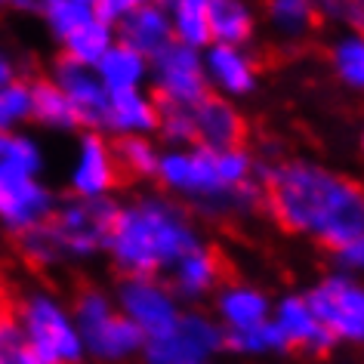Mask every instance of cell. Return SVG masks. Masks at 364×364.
Instances as JSON below:
<instances>
[{"instance_id":"1","label":"cell","mask_w":364,"mask_h":364,"mask_svg":"<svg viewBox=\"0 0 364 364\" xmlns=\"http://www.w3.org/2000/svg\"><path fill=\"white\" fill-rule=\"evenodd\" d=\"M257 179L269 213L284 232L309 235L327 250H340L364 232V186L315 161H278L262 167Z\"/></svg>"},{"instance_id":"2","label":"cell","mask_w":364,"mask_h":364,"mask_svg":"<svg viewBox=\"0 0 364 364\" xmlns=\"http://www.w3.org/2000/svg\"><path fill=\"white\" fill-rule=\"evenodd\" d=\"M195 247L201 235L186 207L167 195H139L117 204L105 250L124 278H158Z\"/></svg>"},{"instance_id":"3","label":"cell","mask_w":364,"mask_h":364,"mask_svg":"<svg viewBox=\"0 0 364 364\" xmlns=\"http://www.w3.org/2000/svg\"><path fill=\"white\" fill-rule=\"evenodd\" d=\"M28 349L43 364H77L84 358L80 333L65 306L47 290H28L13 309Z\"/></svg>"},{"instance_id":"4","label":"cell","mask_w":364,"mask_h":364,"mask_svg":"<svg viewBox=\"0 0 364 364\" xmlns=\"http://www.w3.org/2000/svg\"><path fill=\"white\" fill-rule=\"evenodd\" d=\"M75 327L80 333V346L84 355H93L96 361L105 364H121L127 358L142 352L145 336L139 333V327L117 312V306L108 299L102 290L84 287L75 299L71 309Z\"/></svg>"},{"instance_id":"5","label":"cell","mask_w":364,"mask_h":364,"mask_svg":"<svg viewBox=\"0 0 364 364\" xmlns=\"http://www.w3.org/2000/svg\"><path fill=\"white\" fill-rule=\"evenodd\" d=\"M117 213V201L108 198H59L56 210L47 220L62 262L68 259H90L108 247V235Z\"/></svg>"},{"instance_id":"6","label":"cell","mask_w":364,"mask_h":364,"mask_svg":"<svg viewBox=\"0 0 364 364\" xmlns=\"http://www.w3.org/2000/svg\"><path fill=\"white\" fill-rule=\"evenodd\" d=\"M306 303L333 343L364 346V284L358 278L346 272L327 275L306 294Z\"/></svg>"},{"instance_id":"7","label":"cell","mask_w":364,"mask_h":364,"mask_svg":"<svg viewBox=\"0 0 364 364\" xmlns=\"http://www.w3.org/2000/svg\"><path fill=\"white\" fill-rule=\"evenodd\" d=\"M225 349V331L201 312H182L176 324L142 346L145 364H204Z\"/></svg>"},{"instance_id":"8","label":"cell","mask_w":364,"mask_h":364,"mask_svg":"<svg viewBox=\"0 0 364 364\" xmlns=\"http://www.w3.org/2000/svg\"><path fill=\"white\" fill-rule=\"evenodd\" d=\"M149 80L154 84V99L173 105H195L210 93L204 77L201 50H192L179 41H170L149 59Z\"/></svg>"},{"instance_id":"9","label":"cell","mask_w":364,"mask_h":364,"mask_svg":"<svg viewBox=\"0 0 364 364\" xmlns=\"http://www.w3.org/2000/svg\"><path fill=\"white\" fill-rule=\"evenodd\" d=\"M114 306L127 321H133L139 327V333L145 340L170 331V327L176 324V318L182 315L179 299L173 296V290L167 284H161L158 278H124L121 284H117Z\"/></svg>"},{"instance_id":"10","label":"cell","mask_w":364,"mask_h":364,"mask_svg":"<svg viewBox=\"0 0 364 364\" xmlns=\"http://www.w3.org/2000/svg\"><path fill=\"white\" fill-rule=\"evenodd\" d=\"M59 198L41 176H19L0 170V225L13 235L38 229L53 216Z\"/></svg>"},{"instance_id":"11","label":"cell","mask_w":364,"mask_h":364,"mask_svg":"<svg viewBox=\"0 0 364 364\" xmlns=\"http://www.w3.org/2000/svg\"><path fill=\"white\" fill-rule=\"evenodd\" d=\"M47 77L62 90V93H65L80 130H90V133H102L105 130L108 90L102 87V80L96 77L93 68L77 65V62H71L65 56H56Z\"/></svg>"},{"instance_id":"12","label":"cell","mask_w":364,"mask_h":364,"mask_svg":"<svg viewBox=\"0 0 364 364\" xmlns=\"http://www.w3.org/2000/svg\"><path fill=\"white\" fill-rule=\"evenodd\" d=\"M121 182L112 139L105 133L84 130L77 139V154L68 173V188L75 198H108Z\"/></svg>"},{"instance_id":"13","label":"cell","mask_w":364,"mask_h":364,"mask_svg":"<svg viewBox=\"0 0 364 364\" xmlns=\"http://www.w3.org/2000/svg\"><path fill=\"white\" fill-rule=\"evenodd\" d=\"M192 117H195L198 145H204V149L223 151V149H241L244 145L247 124H244L241 112L225 96L207 93L201 102L192 105Z\"/></svg>"},{"instance_id":"14","label":"cell","mask_w":364,"mask_h":364,"mask_svg":"<svg viewBox=\"0 0 364 364\" xmlns=\"http://www.w3.org/2000/svg\"><path fill=\"white\" fill-rule=\"evenodd\" d=\"M207 87L225 96H247L257 90V62L244 47H225V43H210L201 53Z\"/></svg>"},{"instance_id":"15","label":"cell","mask_w":364,"mask_h":364,"mask_svg":"<svg viewBox=\"0 0 364 364\" xmlns=\"http://www.w3.org/2000/svg\"><path fill=\"white\" fill-rule=\"evenodd\" d=\"M272 321L281 331L287 343V352H306V355H327L333 349L331 333L321 327L315 312L309 309L306 296H284L281 303L272 309Z\"/></svg>"},{"instance_id":"16","label":"cell","mask_w":364,"mask_h":364,"mask_svg":"<svg viewBox=\"0 0 364 364\" xmlns=\"http://www.w3.org/2000/svg\"><path fill=\"white\" fill-rule=\"evenodd\" d=\"M158 130V99L145 90L108 93L105 136H151Z\"/></svg>"},{"instance_id":"17","label":"cell","mask_w":364,"mask_h":364,"mask_svg":"<svg viewBox=\"0 0 364 364\" xmlns=\"http://www.w3.org/2000/svg\"><path fill=\"white\" fill-rule=\"evenodd\" d=\"M223 281V257L213 247H195L170 269V290L176 299H201Z\"/></svg>"},{"instance_id":"18","label":"cell","mask_w":364,"mask_h":364,"mask_svg":"<svg viewBox=\"0 0 364 364\" xmlns=\"http://www.w3.org/2000/svg\"><path fill=\"white\" fill-rule=\"evenodd\" d=\"M216 312L225 333H241L266 324L272 318V303L262 290L250 284H225L216 296Z\"/></svg>"},{"instance_id":"19","label":"cell","mask_w":364,"mask_h":364,"mask_svg":"<svg viewBox=\"0 0 364 364\" xmlns=\"http://www.w3.org/2000/svg\"><path fill=\"white\" fill-rule=\"evenodd\" d=\"M114 41L124 47L136 50L139 56L151 59L161 47H167L173 41L170 28V13L158 4H145L142 10H136L133 16H127L121 25H114Z\"/></svg>"},{"instance_id":"20","label":"cell","mask_w":364,"mask_h":364,"mask_svg":"<svg viewBox=\"0 0 364 364\" xmlns=\"http://www.w3.org/2000/svg\"><path fill=\"white\" fill-rule=\"evenodd\" d=\"M93 71L108 93H127V90L145 87V80H149V59L114 41V47L99 59V65Z\"/></svg>"},{"instance_id":"21","label":"cell","mask_w":364,"mask_h":364,"mask_svg":"<svg viewBox=\"0 0 364 364\" xmlns=\"http://www.w3.org/2000/svg\"><path fill=\"white\" fill-rule=\"evenodd\" d=\"M28 93H31V121L34 124L47 127V130H56V133L80 130L65 93H62V90L53 84L47 75L31 77L28 80Z\"/></svg>"},{"instance_id":"22","label":"cell","mask_w":364,"mask_h":364,"mask_svg":"<svg viewBox=\"0 0 364 364\" xmlns=\"http://www.w3.org/2000/svg\"><path fill=\"white\" fill-rule=\"evenodd\" d=\"M257 31V13L247 0H210V41L244 47Z\"/></svg>"},{"instance_id":"23","label":"cell","mask_w":364,"mask_h":364,"mask_svg":"<svg viewBox=\"0 0 364 364\" xmlns=\"http://www.w3.org/2000/svg\"><path fill=\"white\" fill-rule=\"evenodd\" d=\"M170 28L173 41L186 43L192 50L210 47V0H176L170 6Z\"/></svg>"},{"instance_id":"24","label":"cell","mask_w":364,"mask_h":364,"mask_svg":"<svg viewBox=\"0 0 364 364\" xmlns=\"http://www.w3.org/2000/svg\"><path fill=\"white\" fill-rule=\"evenodd\" d=\"M59 47H62L59 56L77 62V65L96 68L99 59H102L105 53L114 47V28H112V25H105V22H99L96 16H93V19L84 25V28H77L71 38L62 41Z\"/></svg>"},{"instance_id":"25","label":"cell","mask_w":364,"mask_h":364,"mask_svg":"<svg viewBox=\"0 0 364 364\" xmlns=\"http://www.w3.org/2000/svg\"><path fill=\"white\" fill-rule=\"evenodd\" d=\"M266 16H269V25L284 41L306 38V34L315 28V22H318L315 0H269Z\"/></svg>"},{"instance_id":"26","label":"cell","mask_w":364,"mask_h":364,"mask_svg":"<svg viewBox=\"0 0 364 364\" xmlns=\"http://www.w3.org/2000/svg\"><path fill=\"white\" fill-rule=\"evenodd\" d=\"M112 151H114V161H117V170L124 176H133V179H151L154 170H158V145L151 142V136H117L112 142Z\"/></svg>"},{"instance_id":"27","label":"cell","mask_w":364,"mask_h":364,"mask_svg":"<svg viewBox=\"0 0 364 364\" xmlns=\"http://www.w3.org/2000/svg\"><path fill=\"white\" fill-rule=\"evenodd\" d=\"M0 170L19 173V176H41L43 151H41L38 139L22 130L0 133Z\"/></svg>"},{"instance_id":"28","label":"cell","mask_w":364,"mask_h":364,"mask_svg":"<svg viewBox=\"0 0 364 364\" xmlns=\"http://www.w3.org/2000/svg\"><path fill=\"white\" fill-rule=\"evenodd\" d=\"M331 65L340 84L349 90H364V34H343L331 47Z\"/></svg>"},{"instance_id":"29","label":"cell","mask_w":364,"mask_h":364,"mask_svg":"<svg viewBox=\"0 0 364 364\" xmlns=\"http://www.w3.org/2000/svg\"><path fill=\"white\" fill-rule=\"evenodd\" d=\"M161 139L173 145V149H186V145H198L195 136V117L192 105H173V102H158V130Z\"/></svg>"},{"instance_id":"30","label":"cell","mask_w":364,"mask_h":364,"mask_svg":"<svg viewBox=\"0 0 364 364\" xmlns=\"http://www.w3.org/2000/svg\"><path fill=\"white\" fill-rule=\"evenodd\" d=\"M225 349L241 352V355H269V352H287V343L275 321L259 324L253 331H241V333H225Z\"/></svg>"},{"instance_id":"31","label":"cell","mask_w":364,"mask_h":364,"mask_svg":"<svg viewBox=\"0 0 364 364\" xmlns=\"http://www.w3.org/2000/svg\"><path fill=\"white\" fill-rule=\"evenodd\" d=\"M93 10L90 6H80V4H71V0H50V6L41 13V19L47 22L50 34L56 38L59 43L71 38L77 28H84V25L93 19Z\"/></svg>"},{"instance_id":"32","label":"cell","mask_w":364,"mask_h":364,"mask_svg":"<svg viewBox=\"0 0 364 364\" xmlns=\"http://www.w3.org/2000/svg\"><path fill=\"white\" fill-rule=\"evenodd\" d=\"M31 121V93L28 80H13L0 87V133H13Z\"/></svg>"},{"instance_id":"33","label":"cell","mask_w":364,"mask_h":364,"mask_svg":"<svg viewBox=\"0 0 364 364\" xmlns=\"http://www.w3.org/2000/svg\"><path fill=\"white\" fill-rule=\"evenodd\" d=\"M0 364H43L38 355L28 349L16 315L4 312V309H0Z\"/></svg>"},{"instance_id":"34","label":"cell","mask_w":364,"mask_h":364,"mask_svg":"<svg viewBox=\"0 0 364 364\" xmlns=\"http://www.w3.org/2000/svg\"><path fill=\"white\" fill-rule=\"evenodd\" d=\"M154 179L161 182L167 192H179L186 188V179H188V151L186 149H170V151H161L158 158V170H154Z\"/></svg>"},{"instance_id":"35","label":"cell","mask_w":364,"mask_h":364,"mask_svg":"<svg viewBox=\"0 0 364 364\" xmlns=\"http://www.w3.org/2000/svg\"><path fill=\"white\" fill-rule=\"evenodd\" d=\"M145 4H154V0H99V4L93 6L96 19L105 22V25H121L127 16H133L136 10H142Z\"/></svg>"},{"instance_id":"36","label":"cell","mask_w":364,"mask_h":364,"mask_svg":"<svg viewBox=\"0 0 364 364\" xmlns=\"http://www.w3.org/2000/svg\"><path fill=\"white\" fill-rule=\"evenodd\" d=\"M333 262L340 266L346 275H355V272H364V232L355 241H349L346 247L333 250Z\"/></svg>"},{"instance_id":"37","label":"cell","mask_w":364,"mask_h":364,"mask_svg":"<svg viewBox=\"0 0 364 364\" xmlns=\"http://www.w3.org/2000/svg\"><path fill=\"white\" fill-rule=\"evenodd\" d=\"M336 22L349 25L355 34H364V0H343L340 13H336Z\"/></svg>"},{"instance_id":"38","label":"cell","mask_w":364,"mask_h":364,"mask_svg":"<svg viewBox=\"0 0 364 364\" xmlns=\"http://www.w3.org/2000/svg\"><path fill=\"white\" fill-rule=\"evenodd\" d=\"M13 80H19V65H16V59L0 47V87L13 84Z\"/></svg>"},{"instance_id":"39","label":"cell","mask_w":364,"mask_h":364,"mask_svg":"<svg viewBox=\"0 0 364 364\" xmlns=\"http://www.w3.org/2000/svg\"><path fill=\"white\" fill-rule=\"evenodd\" d=\"M6 6L16 10V13H34V16H41L50 6V0H6Z\"/></svg>"},{"instance_id":"40","label":"cell","mask_w":364,"mask_h":364,"mask_svg":"<svg viewBox=\"0 0 364 364\" xmlns=\"http://www.w3.org/2000/svg\"><path fill=\"white\" fill-rule=\"evenodd\" d=\"M340 4H343V0H315V10H318V19L336 22V13H340Z\"/></svg>"},{"instance_id":"41","label":"cell","mask_w":364,"mask_h":364,"mask_svg":"<svg viewBox=\"0 0 364 364\" xmlns=\"http://www.w3.org/2000/svg\"><path fill=\"white\" fill-rule=\"evenodd\" d=\"M71 4H80V6H90V10H93V6L99 4V0H71Z\"/></svg>"},{"instance_id":"42","label":"cell","mask_w":364,"mask_h":364,"mask_svg":"<svg viewBox=\"0 0 364 364\" xmlns=\"http://www.w3.org/2000/svg\"><path fill=\"white\" fill-rule=\"evenodd\" d=\"M154 4H158V6H164V10H170V6L176 4V0H154Z\"/></svg>"},{"instance_id":"43","label":"cell","mask_w":364,"mask_h":364,"mask_svg":"<svg viewBox=\"0 0 364 364\" xmlns=\"http://www.w3.org/2000/svg\"><path fill=\"white\" fill-rule=\"evenodd\" d=\"M361 151H364V130H361Z\"/></svg>"},{"instance_id":"44","label":"cell","mask_w":364,"mask_h":364,"mask_svg":"<svg viewBox=\"0 0 364 364\" xmlns=\"http://www.w3.org/2000/svg\"><path fill=\"white\" fill-rule=\"evenodd\" d=\"M4 6H6V0H0V10H4Z\"/></svg>"},{"instance_id":"45","label":"cell","mask_w":364,"mask_h":364,"mask_svg":"<svg viewBox=\"0 0 364 364\" xmlns=\"http://www.w3.org/2000/svg\"><path fill=\"white\" fill-rule=\"evenodd\" d=\"M204 364H210V361H204Z\"/></svg>"}]
</instances>
